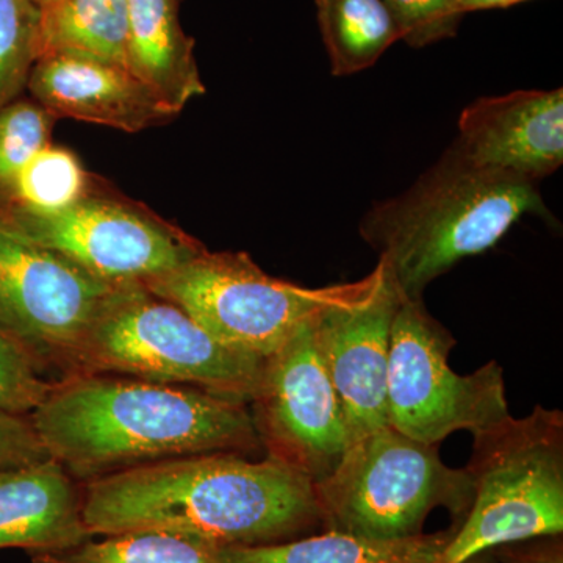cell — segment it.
Segmentation results:
<instances>
[{
  "mask_svg": "<svg viewBox=\"0 0 563 563\" xmlns=\"http://www.w3.org/2000/svg\"><path fill=\"white\" fill-rule=\"evenodd\" d=\"M263 363L214 339L176 303L128 284L111 291L92 321L77 374L188 385L250 404L261 387Z\"/></svg>",
  "mask_w": 563,
  "mask_h": 563,
  "instance_id": "8992f818",
  "label": "cell"
},
{
  "mask_svg": "<svg viewBox=\"0 0 563 563\" xmlns=\"http://www.w3.org/2000/svg\"><path fill=\"white\" fill-rule=\"evenodd\" d=\"M450 531L376 540L328 529L318 536L257 547L214 548V563H439Z\"/></svg>",
  "mask_w": 563,
  "mask_h": 563,
  "instance_id": "e0dca14e",
  "label": "cell"
},
{
  "mask_svg": "<svg viewBox=\"0 0 563 563\" xmlns=\"http://www.w3.org/2000/svg\"><path fill=\"white\" fill-rule=\"evenodd\" d=\"M398 302V288L385 269L383 284L372 296L332 307L314 320V336L342 406L350 446L390 426L388 362Z\"/></svg>",
  "mask_w": 563,
  "mask_h": 563,
  "instance_id": "7c38bea8",
  "label": "cell"
},
{
  "mask_svg": "<svg viewBox=\"0 0 563 563\" xmlns=\"http://www.w3.org/2000/svg\"><path fill=\"white\" fill-rule=\"evenodd\" d=\"M523 2H528V0H459V10L465 16L470 11L507 9V7Z\"/></svg>",
  "mask_w": 563,
  "mask_h": 563,
  "instance_id": "83f0119b",
  "label": "cell"
},
{
  "mask_svg": "<svg viewBox=\"0 0 563 563\" xmlns=\"http://www.w3.org/2000/svg\"><path fill=\"white\" fill-rule=\"evenodd\" d=\"M95 185L79 158L68 150L47 144L22 168L0 209L55 211L73 206Z\"/></svg>",
  "mask_w": 563,
  "mask_h": 563,
  "instance_id": "44dd1931",
  "label": "cell"
},
{
  "mask_svg": "<svg viewBox=\"0 0 563 563\" xmlns=\"http://www.w3.org/2000/svg\"><path fill=\"white\" fill-rule=\"evenodd\" d=\"M314 493L322 526L376 540L422 533L437 507L461 525L473 501L465 468L444 465L439 444L417 442L391 426L351 444L336 468L314 483Z\"/></svg>",
  "mask_w": 563,
  "mask_h": 563,
  "instance_id": "52a82bcc",
  "label": "cell"
},
{
  "mask_svg": "<svg viewBox=\"0 0 563 563\" xmlns=\"http://www.w3.org/2000/svg\"><path fill=\"white\" fill-rule=\"evenodd\" d=\"M52 388L24 350L0 332V413L31 417Z\"/></svg>",
  "mask_w": 563,
  "mask_h": 563,
  "instance_id": "cb8c5ba5",
  "label": "cell"
},
{
  "mask_svg": "<svg viewBox=\"0 0 563 563\" xmlns=\"http://www.w3.org/2000/svg\"><path fill=\"white\" fill-rule=\"evenodd\" d=\"M384 277L379 261L361 280L309 288L269 276L246 252L202 247L141 285L176 303L221 343L266 358L318 314L372 296Z\"/></svg>",
  "mask_w": 563,
  "mask_h": 563,
  "instance_id": "5b68a950",
  "label": "cell"
},
{
  "mask_svg": "<svg viewBox=\"0 0 563 563\" xmlns=\"http://www.w3.org/2000/svg\"><path fill=\"white\" fill-rule=\"evenodd\" d=\"M49 457L31 417L0 413V474Z\"/></svg>",
  "mask_w": 563,
  "mask_h": 563,
  "instance_id": "484cf974",
  "label": "cell"
},
{
  "mask_svg": "<svg viewBox=\"0 0 563 563\" xmlns=\"http://www.w3.org/2000/svg\"><path fill=\"white\" fill-rule=\"evenodd\" d=\"M51 457L80 484L147 463L263 450L250 404L120 374H77L31 415Z\"/></svg>",
  "mask_w": 563,
  "mask_h": 563,
  "instance_id": "7a4b0ae2",
  "label": "cell"
},
{
  "mask_svg": "<svg viewBox=\"0 0 563 563\" xmlns=\"http://www.w3.org/2000/svg\"><path fill=\"white\" fill-rule=\"evenodd\" d=\"M553 537V542L532 544L525 548H509L504 550V563H563L562 543Z\"/></svg>",
  "mask_w": 563,
  "mask_h": 563,
  "instance_id": "4316f807",
  "label": "cell"
},
{
  "mask_svg": "<svg viewBox=\"0 0 563 563\" xmlns=\"http://www.w3.org/2000/svg\"><path fill=\"white\" fill-rule=\"evenodd\" d=\"M40 57V10L31 0H0V111L27 87Z\"/></svg>",
  "mask_w": 563,
  "mask_h": 563,
  "instance_id": "7402d4cb",
  "label": "cell"
},
{
  "mask_svg": "<svg viewBox=\"0 0 563 563\" xmlns=\"http://www.w3.org/2000/svg\"><path fill=\"white\" fill-rule=\"evenodd\" d=\"M102 540L55 551L31 554L32 563H214V548L165 532H122Z\"/></svg>",
  "mask_w": 563,
  "mask_h": 563,
  "instance_id": "ffe728a7",
  "label": "cell"
},
{
  "mask_svg": "<svg viewBox=\"0 0 563 563\" xmlns=\"http://www.w3.org/2000/svg\"><path fill=\"white\" fill-rule=\"evenodd\" d=\"M551 220L539 181L474 165L455 144L395 198L358 224L402 296L422 298L463 258L484 254L525 217Z\"/></svg>",
  "mask_w": 563,
  "mask_h": 563,
  "instance_id": "3957f363",
  "label": "cell"
},
{
  "mask_svg": "<svg viewBox=\"0 0 563 563\" xmlns=\"http://www.w3.org/2000/svg\"><path fill=\"white\" fill-rule=\"evenodd\" d=\"M176 5L177 0H128V68L179 114L206 85Z\"/></svg>",
  "mask_w": 563,
  "mask_h": 563,
  "instance_id": "2e32d148",
  "label": "cell"
},
{
  "mask_svg": "<svg viewBox=\"0 0 563 563\" xmlns=\"http://www.w3.org/2000/svg\"><path fill=\"white\" fill-rule=\"evenodd\" d=\"M454 144L474 165L539 181L563 163V90L479 98L459 118Z\"/></svg>",
  "mask_w": 563,
  "mask_h": 563,
  "instance_id": "4fadbf2b",
  "label": "cell"
},
{
  "mask_svg": "<svg viewBox=\"0 0 563 563\" xmlns=\"http://www.w3.org/2000/svg\"><path fill=\"white\" fill-rule=\"evenodd\" d=\"M473 501L439 563L563 532V413L536 406L473 435Z\"/></svg>",
  "mask_w": 563,
  "mask_h": 563,
  "instance_id": "277c9868",
  "label": "cell"
},
{
  "mask_svg": "<svg viewBox=\"0 0 563 563\" xmlns=\"http://www.w3.org/2000/svg\"><path fill=\"white\" fill-rule=\"evenodd\" d=\"M0 231L55 252L111 285L143 284L203 247L154 211L96 184L62 210L0 209Z\"/></svg>",
  "mask_w": 563,
  "mask_h": 563,
  "instance_id": "9c48e42d",
  "label": "cell"
},
{
  "mask_svg": "<svg viewBox=\"0 0 563 563\" xmlns=\"http://www.w3.org/2000/svg\"><path fill=\"white\" fill-rule=\"evenodd\" d=\"M31 2L36 7V9L41 10L44 9V7L49 5L52 0H31Z\"/></svg>",
  "mask_w": 563,
  "mask_h": 563,
  "instance_id": "f1b7e54d",
  "label": "cell"
},
{
  "mask_svg": "<svg viewBox=\"0 0 563 563\" xmlns=\"http://www.w3.org/2000/svg\"><path fill=\"white\" fill-rule=\"evenodd\" d=\"M317 18L335 77L372 68L399 41L385 0H317Z\"/></svg>",
  "mask_w": 563,
  "mask_h": 563,
  "instance_id": "d6986e66",
  "label": "cell"
},
{
  "mask_svg": "<svg viewBox=\"0 0 563 563\" xmlns=\"http://www.w3.org/2000/svg\"><path fill=\"white\" fill-rule=\"evenodd\" d=\"M453 333L429 313L422 298L399 292L388 362V424L426 444L451 433H479L509 417L501 365L490 361L472 374L451 369Z\"/></svg>",
  "mask_w": 563,
  "mask_h": 563,
  "instance_id": "ba28073f",
  "label": "cell"
},
{
  "mask_svg": "<svg viewBox=\"0 0 563 563\" xmlns=\"http://www.w3.org/2000/svg\"><path fill=\"white\" fill-rule=\"evenodd\" d=\"M117 287L0 231V332L54 384L79 373L85 336Z\"/></svg>",
  "mask_w": 563,
  "mask_h": 563,
  "instance_id": "30bf717a",
  "label": "cell"
},
{
  "mask_svg": "<svg viewBox=\"0 0 563 563\" xmlns=\"http://www.w3.org/2000/svg\"><path fill=\"white\" fill-rule=\"evenodd\" d=\"M128 0H52L40 10V57L128 68Z\"/></svg>",
  "mask_w": 563,
  "mask_h": 563,
  "instance_id": "ac0fdd59",
  "label": "cell"
},
{
  "mask_svg": "<svg viewBox=\"0 0 563 563\" xmlns=\"http://www.w3.org/2000/svg\"><path fill=\"white\" fill-rule=\"evenodd\" d=\"M29 91L54 120L69 118L135 133L165 124L176 113L131 70L76 57H40Z\"/></svg>",
  "mask_w": 563,
  "mask_h": 563,
  "instance_id": "5bb4252c",
  "label": "cell"
},
{
  "mask_svg": "<svg viewBox=\"0 0 563 563\" xmlns=\"http://www.w3.org/2000/svg\"><path fill=\"white\" fill-rule=\"evenodd\" d=\"M398 25L399 40L415 49L454 38L463 14L459 0H385Z\"/></svg>",
  "mask_w": 563,
  "mask_h": 563,
  "instance_id": "d4e9b609",
  "label": "cell"
},
{
  "mask_svg": "<svg viewBox=\"0 0 563 563\" xmlns=\"http://www.w3.org/2000/svg\"><path fill=\"white\" fill-rule=\"evenodd\" d=\"M317 318L265 358L261 387L250 402L266 457L313 483L328 477L350 448L342 406L314 336Z\"/></svg>",
  "mask_w": 563,
  "mask_h": 563,
  "instance_id": "8fae6325",
  "label": "cell"
},
{
  "mask_svg": "<svg viewBox=\"0 0 563 563\" xmlns=\"http://www.w3.org/2000/svg\"><path fill=\"white\" fill-rule=\"evenodd\" d=\"M92 537L81 484L62 463L49 457L0 474V550L55 553Z\"/></svg>",
  "mask_w": 563,
  "mask_h": 563,
  "instance_id": "9a60e30c",
  "label": "cell"
},
{
  "mask_svg": "<svg viewBox=\"0 0 563 563\" xmlns=\"http://www.w3.org/2000/svg\"><path fill=\"white\" fill-rule=\"evenodd\" d=\"M81 492L95 537L151 531L217 548L257 547L322 526L313 481L269 457L168 459L88 481Z\"/></svg>",
  "mask_w": 563,
  "mask_h": 563,
  "instance_id": "6da1fadb",
  "label": "cell"
},
{
  "mask_svg": "<svg viewBox=\"0 0 563 563\" xmlns=\"http://www.w3.org/2000/svg\"><path fill=\"white\" fill-rule=\"evenodd\" d=\"M52 120L36 102L14 101L0 111V203L22 168L49 144Z\"/></svg>",
  "mask_w": 563,
  "mask_h": 563,
  "instance_id": "603a6c76",
  "label": "cell"
}]
</instances>
